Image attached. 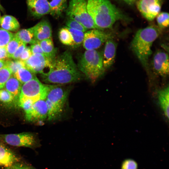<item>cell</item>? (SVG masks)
Wrapping results in <instances>:
<instances>
[{
  "instance_id": "42",
  "label": "cell",
  "mask_w": 169,
  "mask_h": 169,
  "mask_svg": "<svg viewBox=\"0 0 169 169\" xmlns=\"http://www.w3.org/2000/svg\"><path fill=\"white\" fill-rule=\"evenodd\" d=\"M3 8L2 6L1 5V4H0V10L3 11Z\"/></svg>"
},
{
  "instance_id": "32",
  "label": "cell",
  "mask_w": 169,
  "mask_h": 169,
  "mask_svg": "<svg viewBox=\"0 0 169 169\" xmlns=\"http://www.w3.org/2000/svg\"><path fill=\"white\" fill-rule=\"evenodd\" d=\"M66 27L71 29L85 32L87 30L81 24L74 20L69 18L66 22Z\"/></svg>"
},
{
  "instance_id": "36",
  "label": "cell",
  "mask_w": 169,
  "mask_h": 169,
  "mask_svg": "<svg viewBox=\"0 0 169 169\" xmlns=\"http://www.w3.org/2000/svg\"><path fill=\"white\" fill-rule=\"evenodd\" d=\"M26 47V44L21 42L19 46L13 54L11 58L14 60H18Z\"/></svg>"
},
{
  "instance_id": "44",
  "label": "cell",
  "mask_w": 169,
  "mask_h": 169,
  "mask_svg": "<svg viewBox=\"0 0 169 169\" xmlns=\"http://www.w3.org/2000/svg\"><path fill=\"white\" fill-rule=\"evenodd\" d=\"M0 4H1L0 3Z\"/></svg>"
},
{
  "instance_id": "9",
  "label": "cell",
  "mask_w": 169,
  "mask_h": 169,
  "mask_svg": "<svg viewBox=\"0 0 169 169\" xmlns=\"http://www.w3.org/2000/svg\"><path fill=\"white\" fill-rule=\"evenodd\" d=\"M114 36L112 33L103 30L91 29L84 33L83 46L86 50H96Z\"/></svg>"
},
{
  "instance_id": "2",
  "label": "cell",
  "mask_w": 169,
  "mask_h": 169,
  "mask_svg": "<svg viewBox=\"0 0 169 169\" xmlns=\"http://www.w3.org/2000/svg\"><path fill=\"white\" fill-rule=\"evenodd\" d=\"M87 8L98 29L110 28L116 21L127 19L109 0H87Z\"/></svg>"
},
{
  "instance_id": "28",
  "label": "cell",
  "mask_w": 169,
  "mask_h": 169,
  "mask_svg": "<svg viewBox=\"0 0 169 169\" xmlns=\"http://www.w3.org/2000/svg\"><path fill=\"white\" fill-rule=\"evenodd\" d=\"M14 36V34L0 27V47H6Z\"/></svg>"
},
{
  "instance_id": "22",
  "label": "cell",
  "mask_w": 169,
  "mask_h": 169,
  "mask_svg": "<svg viewBox=\"0 0 169 169\" xmlns=\"http://www.w3.org/2000/svg\"><path fill=\"white\" fill-rule=\"evenodd\" d=\"M13 74L22 84L36 77V74L26 66L21 68Z\"/></svg>"
},
{
  "instance_id": "35",
  "label": "cell",
  "mask_w": 169,
  "mask_h": 169,
  "mask_svg": "<svg viewBox=\"0 0 169 169\" xmlns=\"http://www.w3.org/2000/svg\"><path fill=\"white\" fill-rule=\"evenodd\" d=\"M3 169H36L34 168L27 165L19 163L16 162L12 165L4 167Z\"/></svg>"
},
{
  "instance_id": "39",
  "label": "cell",
  "mask_w": 169,
  "mask_h": 169,
  "mask_svg": "<svg viewBox=\"0 0 169 169\" xmlns=\"http://www.w3.org/2000/svg\"><path fill=\"white\" fill-rule=\"evenodd\" d=\"M9 59L6 47H0V60H7Z\"/></svg>"
},
{
  "instance_id": "21",
  "label": "cell",
  "mask_w": 169,
  "mask_h": 169,
  "mask_svg": "<svg viewBox=\"0 0 169 169\" xmlns=\"http://www.w3.org/2000/svg\"><path fill=\"white\" fill-rule=\"evenodd\" d=\"M67 0H51L49 2L50 14L55 18L61 16L67 8Z\"/></svg>"
},
{
  "instance_id": "3",
  "label": "cell",
  "mask_w": 169,
  "mask_h": 169,
  "mask_svg": "<svg viewBox=\"0 0 169 169\" xmlns=\"http://www.w3.org/2000/svg\"><path fill=\"white\" fill-rule=\"evenodd\" d=\"M160 33L159 28L150 26L136 32L131 44L132 51L142 65L147 69L149 59L152 54L151 47Z\"/></svg>"
},
{
  "instance_id": "8",
  "label": "cell",
  "mask_w": 169,
  "mask_h": 169,
  "mask_svg": "<svg viewBox=\"0 0 169 169\" xmlns=\"http://www.w3.org/2000/svg\"><path fill=\"white\" fill-rule=\"evenodd\" d=\"M0 141L14 146L35 148L40 146L36 136L29 132L0 134Z\"/></svg>"
},
{
  "instance_id": "6",
  "label": "cell",
  "mask_w": 169,
  "mask_h": 169,
  "mask_svg": "<svg viewBox=\"0 0 169 169\" xmlns=\"http://www.w3.org/2000/svg\"><path fill=\"white\" fill-rule=\"evenodd\" d=\"M66 11L69 18L79 22L87 30L97 29L87 11L86 0H70Z\"/></svg>"
},
{
  "instance_id": "43",
  "label": "cell",
  "mask_w": 169,
  "mask_h": 169,
  "mask_svg": "<svg viewBox=\"0 0 169 169\" xmlns=\"http://www.w3.org/2000/svg\"><path fill=\"white\" fill-rule=\"evenodd\" d=\"M0 16H1V15H0Z\"/></svg>"
},
{
  "instance_id": "20",
  "label": "cell",
  "mask_w": 169,
  "mask_h": 169,
  "mask_svg": "<svg viewBox=\"0 0 169 169\" xmlns=\"http://www.w3.org/2000/svg\"><path fill=\"white\" fill-rule=\"evenodd\" d=\"M39 44L44 55L53 61L56 57V49L55 48L52 38L39 41Z\"/></svg>"
},
{
  "instance_id": "12",
  "label": "cell",
  "mask_w": 169,
  "mask_h": 169,
  "mask_svg": "<svg viewBox=\"0 0 169 169\" xmlns=\"http://www.w3.org/2000/svg\"><path fill=\"white\" fill-rule=\"evenodd\" d=\"M52 62L44 55L40 54H32L24 61L25 66L35 74H41L46 68L49 69Z\"/></svg>"
},
{
  "instance_id": "31",
  "label": "cell",
  "mask_w": 169,
  "mask_h": 169,
  "mask_svg": "<svg viewBox=\"0 0 169 169\" xmlns=\"http://www.w3.org/2000/svg\"><path fill=\"white\" fill-rule=\"evenodd\" d=\"M12 74L7 66L0 70V90L4 88L6 83Z\"/></svg>"
},
{
  "instance_id": "5",
  "label": "cell",
  "mask_w": 169,
  "mask_h": 169,
  "mask_svg": "<svg viewBox=\"0 0 169 169\" xmlns=\"http://www.w3.org/2000/svg\"><path fill=\"white\" fill-rule=\"evenodd\" d=\"M70 89L61 84H50L45 101L48 108L47 120L59 119L64 112Z\"/></svg>"
},
{
  "instance_id": "37",
  "label": "cell",
  "mask_w": 169,
  "mask_h": 169,
  "mask_svg": "<svg viewBox=\"0 0 169 169\" xmlns=\"http://www.w3.org/2000/svg\"><path fill=\"white\" fill-rule=\"evenodd\" d=\"M32 54L30 47L26 46L18 60L25 61L28 59Z\"/></svg>"
},
{
  "instance_id": "23",
  "label": "cell",
  "mask_w": 169,
  "mask_h": 169,
  "mask_svg": "<svg viewBox=\"0 0 169 169\" xmlns=\"http://www.w3.org/2000/svg\"><path fill=\"white\" fill-rule=\"evenodd\" d=\"M14 35L21 42L26 44H32L37 41L35 39L31 28L21 29L14 34Z\"/></svg>"
},
{
  "instance_id": "38",
  "label": "cell",
  "mask_w": 169,
  "mask_h": 169,
  "mask_svg": "<svg viewBox=\"0 0 169 169\" xmlns=\"http://www.w3.org/2000/svg\"><path fill=\"white\" fill-rule=\"evenodd\" d=\"M30 47L33 54H40L44 55L39 44V41H37L32 44Z\"/></svg>"
},
{
  "instance_id": "41",
  "label": "cell",
  "mask_w": 169,
  "mask_h": 169,
  "mask_svg": "<svg viewBox=\"0 0 169 169\" xmlns=\"http://www.w3.org/2000/svg\"><path fill=\"white\" fill-rule=\"evenodd\" d=\"M126 3L129 5H132L134 3L136 0H123Z\"/></svg>"
},
{
  "instance_id": "19",
  "label": "cell",
  "mask_w": 169,
  "mask_h": 169,
  "mask_svg": "<svg viewBox=\"0 0 169 169\" xmlns=\"http://www.w3.org/2000/svg\"><path fill=\"white\" fill-rule=\"evenodd\" d=\"M0 25L2 28L10 32L17 31L20 27L17 19L10 15H5L0 17Z\"/></svg>"
},
{
  "instance_id": "1",
  "label": "cell",
  "mask_w": 169,
  "mask_h": 169,
  "mask_svg": "<svg viewBox=\"0 0 169 169\" xmlns=\"http://www.w3.org/2000/svg\"><path fill=\"white\" fill-rule=\"evenodd\" d=\"M82 74L71 53L66 50L56 57L49 71L41 76L46 83L62 85L79 81L82 78Z\"/></svg>"
},
{
  "instance_id": "17",
  "label": "cell",
  "mask_w": 169,
  "mask_h": 169,
  "mask_svg": "<svg viewBox=\"0 0 169 169\" xmlns=\"http://www.w3.org/2000/svg\"><path fill=\"white\" fill-rule=\"evenodd\" d=\"M18 161L16 154L0 141V166L7 167Z\"/></svg>"
},
{
  "instance_id": "27",
  "label": "cell",
  "mask_w": 169,
  "mask_h": 169,
  "mask_svg": "<svg viewBox=\"0 0 169 169\" xmlns=\"http://www.w3.org/2000/svg\"><path fill=\"white\" fill-rule=\"evenodd\" d=\"M21 42L14 35L13 37L7 44L5 47L9 59L12 58Z\"/></svg>"
},
{
  "instance_id": "25",
  "label": "cell",
  "mask_w": 169,
  "mask_h": 169,
  "mask_svg": "<svg viewBox=\"0 0 169 169\" xmlns=\"http://www.w3.org/2000/svg\"><path fill=\"white\" fill-rule=\"evenodd\" d=\"M68 28L71 34L73 40L71 46L74 48L79 47L82 44H83L84 32L69 28Z\"/></svg>"
},
{
  "instance_id": "30",
  "label": "cell",
  "mask_w": 169,
  "mask_h": 169,
  "mask_svg": "<svg viewBox=\"0 0 169 169\" xmlns=\"http://www.w3.org/2000/svg\"><path fill=\"white\" fill-rule=\"evenodd\" d=\"M25 66L24 61L19 60H7V66L12 74H14L19 69Z\"/></svg>"
},
{
  "instance_id": "15",
  "label": "cell",
  "mask_w": 169,
  "mask_h": 169,
  "mask_svg": "<svg viewBox=\"0 0 169 169\" xmlns=\"http://www.w3.org/2000/svg\"><path fill=\"white\" fill-rule=\"evenodd\" d=\"M35 39L37 41L52 38V31L49 22L43 19L31 28Z\"/></svg>"
},
{
  "instance_id": "10",
  "label": "cell",
  "mask_w": 169,
  "mask_h": 169,
  "mask_svg": "<svg viewBox=\"0 0 169 169\" xmlns=\"http://www.w3.org/2000/svg\"><path fill=\"white\" fill-rule=\"evenodd\" d=\"M48 108L45 100H40L35 102L31 107L25 112L26 119L31 121H38L41 124L47 119Z\"/></svg>"
},
{
  "instance_id": "11",
  "label": "cell",
  "mask_w": 169,
  "mask_h": 169,
  "mask_svg": "<svg viewBox=\"0 0 169 169\" xmlns=\"http://www.w3.org/2000/svg\"><path fill=\"white\" fill-rule=\"evenodd\" d=\"M137 6L142 15L148 21H151L160 13L161 0H139Z\"/></svg>"
},
{
  "instance_id": "16",
  "label": "cell",
  "mask_w": 169,
  "mask_h": 169,
  "mask_svg": "<svg viewBox=\"0 0 169 169\" xmlns=\"http://www.w3.org/2000/svg\"><path fill=\"white\" fill-rule=\"evenodd\" d=\"M117 44L113 39H110L105 42L103 53V63L105 69L111 67L113 64L116 55Z\"/></svg>"
},
{
  "instance_id": "7",
  "label": "cell",
  "mask_w": 169,
  "mask_h": 169,
  "mask_svg": "<svg viewBox=\"0 0 169 169\" xmlns=\"http://www.w3.org/2000/svg\"><path fill=\"white\" fill-rule=\"evenodd\" d=\"M50 84L42 83L36 77L22 84L18 102L26 99L35 101L45 100Z\"/></svg>"
},
{
  "instance_id": "18",
  "label": "cell",
  "mask_w": 169,
  "mask_h": 169,
  "mask_svg": "<svg viewBox=\"0 0 169 169\" xmlns=\"http://www.w3.org/2000/svg\"><path fill=\"white\" fill-rule=\"evenodd\" d=\"M22 85L12 74L6 83L4 88L13 95L14 100L18 101Z\"/></svg>"
},
{
  "instance_id": "29",
  "label": "cell",
  "mask_w": 169,
  "mask_h": 169,
  "mask_svg": "<svg viewBox=\"0 0 169 169\" xmlns=\"http://www.w3.org/2000/svg\"><path fill=\"white\" fill-rule=\"evenodd\" d=\"M156 16L157 22L159 29H164L168 26L169 14L168 13H159Z\"/></svg>"
},
{
  "instance_id": "33",
  "label": "cell",
  "mask_w": 169,
  "mask_h": 169,
  "mask_svg": "<svg viewBox=\"0 0 169 169\" xmlns=\"http://www.w3.org/2000/svg\"><path fill=\"white\" fill-rule=\"evenodd\" d=\"M14 100L13 95L4 89L0 90V100L6 103L11 102Z\"/></svg>"
},
{
  "instance_id": "40",
  "label": "cell",
  "mask_w": 169,
  "mask_h": 169,
  "mask_svg": "<svg viewBox=\"0 0 169 169\" xmlns=\"http://www.w3.org/2000/svg\"><path fill=\"white\" fill-rule=\"evenodd\" d=\"M7 60H0V70L7 66Z\"/></svg>"
},
{
  "instance_id": "4",
  "label": "cell",
  "mask_w": 169,
  "mask_h": 169,
  "mask_svg": "<svg viewBox=\"0 0 169 169\" xmlns=\"http://www.w3.org/2000/svg\"><path fill=\"white\" fill-rule=\"evenodd\" d=\"M79 71L91 82H95L104 73L103 53L96 50H86L78 64Z\"/></svg>"
},
{
  "instance_id": "14",
  "label": "cell",
  "mask_w": 169,
  "mask_h": 169,
  "mask_svg": "<svg viewBox=\"0 0 169 169\" xmlns=\"http://www.w3.org/2000/svg\"><path fill=\"white\" fill-rule=\"evenodd\" d=\"M29 12L35 18H39L50 13V9L48 0H26Z\"/></svg>"
},
{
  "instance_id": "13",
  "label": "cell",
  "mask_w": 169,
  "mask_h": 169,
  "mask_svg": "<svg viewBox=\"0 0 169 169\" xmlns=\"http://www.w3.org/2000/svg\"><path fill=\"white\" fill-rule=\"evenodd\" d=\"M152 66L154 71L157 74L163 76L168 75L169 72L168 54L161 50L157 51L153 57Z\"/></svg>"
},
{
  "instance_id": "34",
  "label": "cell",
  "mask_w": 169,
  "mask_h": 169,
  "mask_svg": "<svg viewBox=\"0 0 169 169\" xmlns=\"http://www.w3.org/2000/svg\"><path fill=\"white\" fill-rule=\"evenodd\" d=\"M121 169H138V165L134 160L126 159L122 162Z\"/></svg>"
},
{
  "instance_id": "26",
  "label": "cell",
  "mask_w": 169,
  "mask_h": 169,
  "mask_svg": "<svg viewBox=\"0 0 169 169\" xmlns=\"http://www.w3.org/2000/svg\"><path fill=\"white\" fill-rule=\"evenodd\" d=\"M59 37L61 42L64 45L71 46L73 42L70 33L67 27L62 28L59 33Z\"/></svg>"
},
{
  "instance_id": "24",
  "label": "cell",
  "mask_w": 169,
  "mask_h": 169,
  "mask_svg": "<svg viewBox=\"0 0 169 169\" xmlns=\"http://www.w3.org/2000/svg\"><path fill=\"white\" fill-rule=\"evenodd\" d=\"M169 87L168 86L159 91L158 100L160 106L165 116L169 118Z\"/></svg>"
}]
</instances>
